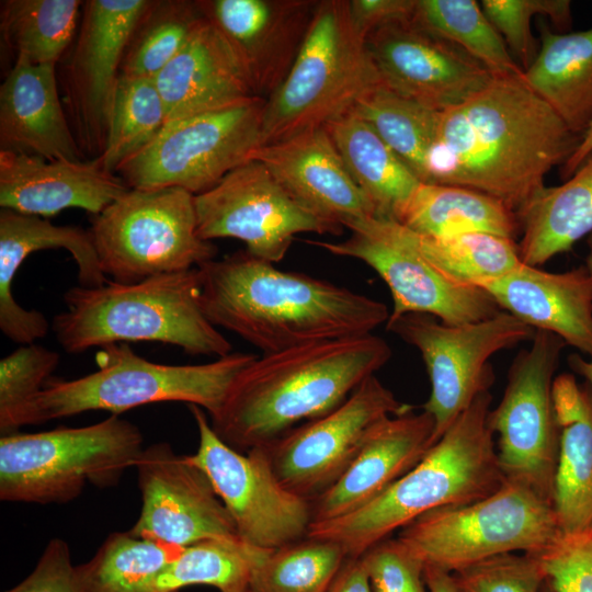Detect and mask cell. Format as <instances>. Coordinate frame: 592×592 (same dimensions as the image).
I'll return each mask as SVG.
<instances>
[{"mask_svg":"<svg viewBox=\"0 0 592 592\" xmlns=\"http://www.w3.org/2000/svg\"><path fill=\"white\" fill-rule=\"evenodd\" d=\"M411 232L423 258L457 286L480 288L523 263L517 242L500 235L475 231L436 238Z\"/></svg>","mask_w":592,"mask_h":592,"instance_id":"36","label":"cell"},{"mask_svg":"<svg viewBox=\"0 0 592 592\" xmlns=\"http://www.w3.org/2000/svg\"><path fill=\"white\" fill-rule=\"evenodd\" d=\"M135 468L141 510L129 532L186 547L210 538H239L207 475L169 443L144 447ZM240 539V538H239Z\"/></svg>","mask_w":592,"mask_h":592,"instance_id":"19","label":"cell"},{"mask_svg":"<svg viewBox=\"0 0 592 592\" xmlns=\"http://www.w3.org/2000/svg\"><path fill=\"white\" fill-rule=\"evenodd\" d=\"M150 3L151 0L83 1L78 33L61 59L58 82L69 125L87 160L100 158L105 149L123 58Z\"/></svg>","mask_w":592,"mask_h":592,"instance_id":"16","label":"cell"},{"mask_svg":"<svg viewBox=\"0 0 592 592\" xmlns=\"http://www.w3.org/2000/svg\"><path fill=\"white\" fill-rule=\"evenodd\" d=\"M203 19L197 1L151 0L129 39L121 75L155 78Z\"/></svg>","mask_w":592,"mask_h":592,"instance_id":"41","label":"cell"},{"mask_svg":"<svg viewBox=\"0 0 592 592\" xmlns=\"http://www.w3.org/2000/svg\"><path fill=\"white\" fill-rule=\"evenodd\" d=\"M565 345L556 334L535 330L531 345L511 363L501 401L488 417L504 478L551 503L559 449L553 383Z\"/></svg>","mask_w":592,"mask_h":592,"instance_id":"13","label":"cell"},{"mask_svg":"<svg viewBox=\"0 0 592 592\" xmlns=\"http://www.w3.org/2000/svg\"><path fill=\"white\" fill-rule=\"evenodd\" d=\"M265 101L254 96L168 122L115 173L129 189L180 187L202 194L249 161L261 145Z\"/></svg>","mask_w":592,"mask_h":592,"instance_id":"11","label":"cell"},{"mask_svg":"<svg viewBox=\"0 0 592 592\" xmlns=\"http://www.w3.org/2000/svg\"><path fill=\"white\" fill-rule=\"evenodd\" d=\"M481 9L505 45L525 70L533 61L534 38L531 21L536 14L549 18L561 31L572 24L568 0H482Z\"/></svg>","mask_w":592,"mask_h":592,"instance_id":"44","label":"cell"},{"mask_svg":"<svg viewBox=\"0 0 592 592\" xmlns=\"http://www.w3.org/2000/svg\"><path fill=\"white\" fill-rule=\"evenodd\" d=\"M560 533L551 502L528 487L505 479L499 489L480 500L419 516L399 530L397 538L424 567L453 573L502 554L538 553Z\"/></svg>","mask_w":592,"mask_h":592,"instance_id":"9","label":"cell"},{"mask_svg":"<svg viewBox=\"0 0 592 592\" xmlns=\"http://www.w3.org/2000/svg\"><path fill=\"white\" fill-rule=\"evenodd\" d=\"M544 592H550L546 585H545Z\"/></svg>","mask_w":592,"mask_h":592,"instance_id":"55","label":"cell"},{"mask_svg":"<svg viewBox=\"0 0 592 592\" xmlns=\"http://www.w3.org/2000/svg\"><path fill=\"white\" fill-rule=\"evenodd\" d=\"M198 236L235 238L255 258L276 263L301 232L341 235L343 227L301 207L260 161L250 159L195 195Z\"/></svg>","mask_w":592,"mask_h":592,"instance_id":"18","label":"cell"},{"mask_svg":"<svg viewBox=\"0 0 592 592\" xmlns=\"http://www.w3.org/2000/svg\"><path fill=\"white\" fill-rule=\"evenodd\" d=\"M207 319L262 351L371 334L387 306L326 280L283 271L247 250L198 267Z\"/></svg>","mask_w":592,"mask_h":592,"instance_id":"2","label":"cell"},{"mask_svg":"<svg viewBox=\"0 0 592 592\" xmlns=\"http://www.w3.org/2000/svg\"><path fill=\"white\" fill-rule=\"evenodd\" d=\"M391 355L389 344L371 333L257 356L210 417L212 428L239 452L264 446L335 409Z\"/></svg>","mask_w":592,"mask_h":592,"instance_id":"3","label":"cell"},{"mask_svg":"<svg viewBox=\"0 0 592 592\" xmlns=\"http://www.w3.org/2000/svg\"><path fill=\"white\" fill-rule=\"evenodd\" d=\"M360 558L373 592H428L424 563L398 538L379 542Z\"/></svg>","mask_w":592,"mask_h":592,"instance_id":"47","label":"cell"},{"mask_svg":"<svg viewBox=\"0 0 592 592\" xmlns=\"http://www.w3.org/2000/svg\"><path fill=\"white\" fill-rule=\"evenodd\" d=\"M525 83L582 137L592 123V27L554 33L540 26V48L523 70Z\"/></svg>","mask_w":592,"mask_h":592,"instance_id":"30","label":"cell"},{"mask_svg":"<svg viewBox=\"0 0 592 592\" xmlns=\"http://www.w3.org/2000/svg\"><path fill=\"white\" fill-rule=\"evenodd\" d=\"M182 548L129 531L112 533L89 561L75 567L76 584L79 592H157L158 576Z\"/></svg>","mask_w":592,"mask_h":592,"instance_id":"34","label":"cell"},{"mask_svg":"<svg viewBox=\"0 0 592 592\" xmlns=\"http://www.w3.org/2000/svg\"><path fill=\"white\" fill-rule=\"evenodd\" d=\"M588 248H589V252H588V255H587V259H585V265L584 267L587 269L591 280H592V234L589 236L588 238Z\"/></svg>","mask_w":592,"mask_h":592,"instance_id":"54","label":"cell"},{"mask_svg":"<svg viewBox=\"0 0 592 592\" xmlns=\"http://www.w3.org/2000/svg\"><path fill=\"white\" fill-rule=\"evenodd\" d=\"M325 127L377 217L397 221L421 181L354 112L332 119Z\"/></svg>","mask_w":592,"mask_h":592,"instance_id":"31","label":"cell"},{"mask_svg":"<svg viewBox=\"0 0 592 592\" xmlns=\"http://www.w3.org/2000/svg\"><path fill=\"white\" fill-rule=\"evenodd\" d=\"M241 61L255 95L267 99L287 76L315 0H197Z\"/></svg>","mask_w":592,"mask_h":592,"instance_id":"21","label":"cell"},{"mask_svg":"<svg viewBox=\"0 0 592 592\" xmlns=\"http://www.w3.org/2000/svg\"><path fill=\"white\" fill-rule=\"evenodd\" d=\"M386 329L414 346L425 364L431 394L423 405L434 420L435 444L478 395L494 380L490 358L531 341L535 330L506 311L451 326L429 314L388 318Z\"/></svg>","mask_w":592,"mask_h":592,"instance_id":"12","label":"cell"},{"mask_svg":"<svg viewBox=\"0 0 592 592\" xmlns=\"http://www.w3.org/2000/svg\"><path fill=\"white\" fill-rule=\"evenodd\" d=\"M251 159L262 162L295 202L323 219L344 228L377 217L325 126L259 146Z\"/></svg>","mask_w":592,"mask_h":592,"instance_id":"22","label":"cell"},{"mask_svg":"<svg viewBox=\"0 0 592 592\" xmlns=\"http://www.w3.org/2000/svg\"><path fill=\"white\" fill-rule=\"evenodd\" d=\"M5 592H79L68 544L49 540L33 571Z\"/></svg>","mask_w":592,"mask_h":592,"instance_id":"48","label":"cell"},{"mask_svg":"<svg viewBox=\"0 0 592 592\" xmlns=\"http://www.w3.org/2000/svg\"><path fill=\"white\" fill-rule=\"evenodd\" d=\"M412 21L465 50L493 76L523 73L475 0H417Z\"/></svg>","mask_w":592,"mask_h":592,"instance_id":"39","label":"cell"},{"mask_svg":"<svg viewBox=\"0 0 592 592\" xmlns=\"http://www.w3.org/2000/svg\"><path fill=\"white\" fill-rule=\"evenodd\" d=\"M167 123L163 101L153 78L119 76L109 118L105 149L98 158L115 173L126 159L148 145Z\"/></svg>","mask_w":592,"mask_h":592,"instance_id":"42","label":"cell"},{"mask_svg":"<svg viewBox=\"0 0 592 592\" xmlns=\"http://www.w3.org/2000/svg\"><path fill=\"white\" fill-rule=\"evenodd\" d=\"M434 420L412 410L378 423L340 479L311 501L312 523L349 514L380 496L434 445Z\"/></svg>","mask_w":592,"mask_h":592,"instance_id":"25","label":"cell"},{"mask_svg":"<svg viewBox=\"0 0 592 592\" xmlns=\"http://www.w3.org/2000/svg\"><path fill=\"white\" fill-rule=\"evenodd\" d=\"M253 353L231 352L204 364L170 365L148 361L126 343L98 351V369L70 380L49 379L21 411L18 428L88 411L119 414L156 402L196 405L212 417L223 406Z\"/></svg>","mask_w":592,"mask_h":592,"instance_id":"6","label":"cell"},{"mask_svg":"<svg viewBox=\"0 0 592 592\" xmlns=\"http://www.w3.org/2000/svg\"><path fill=\"white\" fill-rule=\"evenodd\" d=\"M351 111L365 119L415 177L425 182L426 160L435 141L440 112L383 83L361 98Z\"/></svg>","mask_w":592,"mask_h":592,"instance_id":"37","label":"cell"},{"mask_svg":"<svg viewBox=\"0 0 592 592\" xmlns=\"http://www.w3.org/2000/svg\"><path fill=\"white\" fill-rule=\"evenodd\" d=\"M0 150L47 160H87L62 105L57 65L15 57L0 87Z\"/></svg>","mask_w":592,"mask_h":592,"instance_id":"26","label":"cell"},{"mask_svg":"<svg viewBox=\"0 0 592 592\" xmlns=\"http://www.w3.org/2000/svg\"><path fill=\"white\" fill-rule=\"evenodd\" d=\"M1 42L33 64H55L62 59L76 37L79 0H2Z\"/></svg>","mask_w":592,"mask_h":592,"instance_id":"35","label":"cell"},{"mask_svg":"<svg viewBox=\"0 0 592 592\" xmlns=\"http://www.w3.org/2000/svg\"><path fill=\"white\" fill-rule=\"evenodd\" d=\"M540 565L550 592H592V528L560 535L531 554Z\"/></svg>","mask_w":592,"mask_h":592,"instance_id":"46","label":"cell"},{"mask_svg":"<svg viewBox=\"0 0 592 592\" xmlns=\"http://www.w3.org/2000/svg\"><path fill=\"white\" fill-rule=\"evenodd\" d=\"M458 592H543L545 577L531 554L493 556L452 573Z\"/></svg>","mask_w":592,"mask_h":592,"instance_id":"45","label":"cell"},{"mask_svg":"<svg viewBox=\"0 0 592 592\" xmlns=\"http://www.w3.org/2000/svg\"><path fill=\"white\" fill-rule=\"evenodd\" d=\"M187 406L198 431L197 451L189 457L209 478L240 540L274 549L306 538L311 501L277 480L261 447L244 454L232 448L216 434L201 407Z\"/></svg>","mask_w":592,"mask_h":592,"instance_id":"14","label":"cell"},{"mask_svg":"<svg viewBox=\"0 0 592 592\" xmlns=\"http://www.w3.org/2000/svg\"><path fill=\"white\" fill-rule=\"evenodd\" d=\"M379 83L349 0L317 1L287 76L265 101L260 146L325 126Z\"/></svg>","mask_w":592,"mask_h":592,"instance_id":"7","label":"cell"},{"mask_svg":"<svg viewBox=\"0 0 592 592\" xmlns=\"http://www.w3.org/2000/svg\"><path fill=\"white\" fill-rule=\"evenodd\" d=\"M592 153V123L582 135L581 140L572 156L561 166L560 174L563 180L569 179L582 162Z\"/></svg>","mask_w":592,"mask_h":592,"instance_id":"51","label":"cell"},{"mask_svg":"<svg viewBox=\"0 0 592 592\" xmlns=\"http://www.w3.org/2000/svg\"><path fill=\"white\" fill-rule=\"evenodd\" d=\"M64 301L52 330L68 353L125 342H160L216 358L231 353V343L204 314L198 267L132 284L72 286Z\"/></svg>","mask_w":592,"mask_h":592,"instance_id":"5","label":"cell"},{"mask_svg":"<svg viewBox=\"0 0 592 592\" xmlns=\"http://www.w3.org/2000/svg\"><path fill=\"white\" fill-rule=\"evenodd\" d=\"M129 190L98 159L47 160L0 150V206L16 213L50 217L67 208L100 214Z\"/></svg>","mask_w":592,"mask_h":592,"instance_id":"23","label":"cell"},{"mask_svg":"<svg viewBox=\"0 0 592 592\" xmlns=\"http://www.w3.org/2000/svg\"><path fill=\"white\" fill-rule=\"evenodd\" d=\"M417 0H349L353 27L362 38L388 24L410 20Z\"/></svg>","mask_w":592,"mask_h":592,"instance_id":"49","label":"cell"},{"mask_svg":"<svg viewBox=\"0 0 592 592\" xmlns=\"http://www.w3.org/2000/svg\"><path fill=\"white\" fill-rule=\"evenodd\" d=\"M261 549L239 538H210L183 547L160 572L157 592L205 584L220 592H246L253 565Z\"/></svg>","mask_w":592,"mask_h":592,"instance_id":"40","label":"cell"},{"mask_svg":"<svg viewBox=\"0 0 592 592\" xmlns=\"http://www.w3.org/2000/svg\"><path fill=\"white\" fill-rule=\"evenodd\" d=\"M64 248L78 266L80 285L94 287L109 280L103 273L89 230L54 225L48 219L1 208L0 212V329L11 341L34 343L47 335L50 325L36 309L14 299L13 281L26 258L41 250Z\"/></svg>","mask_w":592,"mask_h":592,"instance_id":"24","label":"cell"},{"mask_svg":"<svg viewBox=\"0 0 592 592\" xmlns=\"http://www.w3.org/2000/svg\"><path fill=\"white\" fill-rule=\"evenodd\" d=\"M480 288L501 310L592 357V280L584 266L553 273L522 263Z\"/></svg>","mask_w":592,"mask_h":592,"instance_id":"27","label":"cell"},{"mask_svg":"<svg viewBox=\"0 0 592 592\" xmlns=\"http://www.w3.org/2000/svg\"><path fill=\"white\" fill-rule=\"evenodd\" d=\"M346 558L339 544L321 538L261 549L246 592H327Z\"/></svg>","mask_w":592,"mask_h":592,"instance_id":"38","label":"cell"},{"mask_svg":"<svg viewBox=\"0 0 592 592\" xmlns=\"http://www.w3.org/2000/svg\"><path fill=\"white\" fill-rule=\"evenodd\" d=\"M521 261L539 266L592 234V153L558 186L545 187L519 215Z\"/></svg>","mask_w":592,"mask_h":592,"instance_id":"32","label":"cell"},{"mask_svg":"<svg viewBox=\"0 0 592 592\" xmlns=\"http://www.w3.org/2000/svg\"><path fill=\"white\" fill-rule=\"evenodd\" d=\"M580 140L523 73L493 76L486 88L440 112L424 183L483 193L519 216Z\"/></svg>","mask_w":592,"mask_h":592,"instance_id":"1","label":"cell"},{"mask_svg":"<svg viewBox=\"0 0 592 592\" xmlns=\"http://www.w3.org/2000/svg\"><path fill=\"white\" fill-rule=\"evenodd\" d=\"M57 352L37 343L21 344L0 361V432L16 433L18 418L58 367Z\"/></svg>","mask_w":592,"mask_h":592,"instance_id":"43","label":"cell"},{"mask_svg":"<svg viewBox=\"0 0 592 592\" xmlns=\"http://www.w3.org/2000/svg\"><path fill=\"white\" fill-rule=\"evenodd\" d=\"M559 449L553 506L563 534L592 528V391L563 373L553 383Z\"/></svg>","mask_w":592,"mask_h":592,"instance_id":"29","label":"cell"},{"mask_svg":"<svg viewBox=\"0 0 592 592\" xmlns=\"http://www.w3.org/2000/svg\"><path fill=\"white\" fill-rule=\"evenodd\" d=\"M568 364L574 373L588 382L592 391V357L585 360L578 354H572L568 357Z\"/></svg>","mask_w":592,"mask_h":592,"instance_id":"53","label":"cell"},{"mask_svg":"<svg viewBox=\"0 0 592 592\" xmlns=\"http://www.w3.org/2000/svg\"><path fill=\"white\" fill-rule=\"evenodd\" d=\"M426 237L490 232L511 239L521 235L516 213L483 193L455 185L420 183L397 220Z\"/></svg>","mask_w":592,"mask_h":592,"instance_id":"33","label":"cell"},{"mask_svg":"<svg viewBox=\"0 0 592 592\" xmlns=\"http://www.w3.org/2000/svg\"><path fill=\"white\" fill-rule=\"evenodd\" d=\"M424 581L428 592H458L452 573L435 567H424Z\"/></svg>","mask_w":592,"mask_h":592,"instance_id":"52","label":"cell"},{"mask_svg":"<svg viewBox=\"0 0 592 592\" xmlns=\"http://www.w3.org/2000/svg\"><path fill=\"white\" fill-rule=\"evenodd\" d=\"M365 44L380 83L436 112L463 103L493 78L465 50L412 18L375 30Z\"/></svg>","mask_w":592,"mask_h":592,"instance_id":"20","label":"cell"},{"mask_svg":"<svg viewBox=\"0 0 592 592\" xmlns=\"http://www.w3.org/2000/svg\"><path fill=\"white\" fill-rule=\"evenodd\" d=\"M153 79L167 123L258 96L235 50L205 18Z\"/></svg>","mask_w":592,"mask_h":592,"instance_id":"28","label":"cell"},{"mask_svg":"<svg viewBox=\"0 0 592 592\" xmlns=\"http://www.w3.org/2000/svg\"><path fill=\"white\" fill-rule=\"evenodd\" d=\"M89 232L103 273L123 284L196 269L217 253L198 236L195 195L180 187L129 189L92 216Z\"/></svg>","mask_w":592,"mask_h":592,"instance_id":"10","label":"cell"},{"mask_svg":"<svg viewBox=\"0 0 592 592\" xmlns=\"http://www.w3.org/2000/svg\"><path fill=\"white\" fill-rule=\"evenodd\" d=\"M412 408L372 375L332 411L260 447L277 480L312 501L346 471L378 423Z\"/></svg>","mask_w":592,"mask_h":592,"instance_id":"17","label":"cell"},{"mask_svg":"<svg viewBox=\"0 0 592 592\" xmlns=\"http://www.w3.org/2000/svg\"><path fill=\"white\" fill-rule=\"evenodd\" d=\"M143 442L138 426L118 414L86 426L2 435L0 499L66 503L87 485L114 486L135 467Z\"/></svg>","mask_w":592,"mask_h":592,"instance_id":"8","label":"cell"},{"mask_svg":"<svg viewBox=\"0 0 592 592\" xmlns=\"http://www.w3.org/2000/svg\"><path fill=\"white\" fill-rule=\"evenodd\" d=\"M327 592H373L360 557L346 558Z\"/></svg>","mask_w":592,"mask_h":592,"instance_id":"50","label":"cell"},{"mask_svg":"<svg viewBox=\"0 0 592 592\" xmlns=\"http://www.w3.org/2000/svg\"><path fill=\"white\" fill-rule=\"evenodd\" d=\"M342 241H312L331 254L357 259L386 283L392 298L389 318L429 314L451 326L477 322L501 309L482 288L457 286L446 281L423 258L412 232L394 219L368 217L346 226Z\"/></svg>","mask_w":592,"mask_h":592,"instance_id":"15","label":"cell"},{"mask_svg":"<svg viewBox=\"0 0 592 592\" xmlns=\"http://www.w3.org/2000/svg\"><path fill=\"white\" fill-rule=\"evenodd\" d=\"M492 396L481 392L424 457L380 496L340 517L311 523L306 537L332 540L350 558L440 508L480 500L501 487L494 435L489 426Z\"/></svg>","mask_w":592,"mask_h":592,"instance_id":"4","label":"cell"}]
</instances>
